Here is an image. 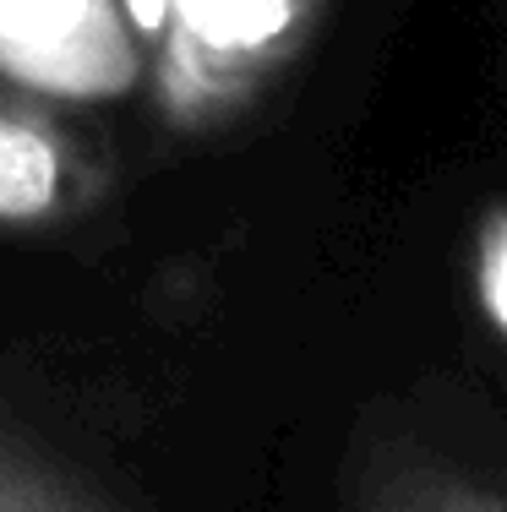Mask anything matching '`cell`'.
<instances>
[{"label": "cell", "instance_id": "cell-3", "mask_svg": "<svg viewBox=\"0 0 507 512\" xmlns=\"http://www.w3.org/2000/svg\"><path fill=\"white\" fill-rule=\"evenodd\" d=\"M115 0H0V66L39 88L110 93L131 77Z\"/></svg>", "mask_w": 507, "mask_h": 512}, {"label": "cell", "instance_id": "cell-5", "mask_svg": "<svg viewBox=\"0 0 507 512\" xmlns=\"http://www.w3.org/2000/svg\"><path fill=\"white\" fill-rule=\"evenodd\" d=\"M0 512H104L50 458L22 447L17 436H0Z\"/></svg>", "mask_w": 507, "mask_h": 512}, {"label": "cell", "instance_id": "cell-4", "mask_svg": "<svg viewBox=\"0 0 507 512\" xmlns=\"http://www.w3.org/2000/svg\"><path fill=\"white\" fill-rule=\"evenodd\" d=\"M360 512H507L491 480L431 458V453H388L382 469L366 474Z\"/></svg>", "mask_w": 507, "mask_h": 512}, {"label": "cell", "instance_id": "cell-7", "mask_svg": "<svg viewBox=\"0 0 507 512\" xmlns=\"http://www.w3.org/2000/svg\"><path fill=\"white\" fill-rule=\"evenodd\" d=\"M120 6H126L131 28L148 33V39H159V28H164V6H169V0H120Z\"/></svg>", "mask_w": 507, "mask_h": 512}, {"label": "cell", "instance_id": "cell-6", "mask_svg": "<svg viewBox=\"0 0 507 512\" xmlns=\"http://www.w3.org/2000/svg\"><path fill=\"white\" fill-rule=\"evenodd\" d=\"M475 262H469V284H475V306L486 316L491 333L507 327V213L497 202L480 213L475 224Z\"/></svg>", "mask_w": 507, "mask_h": 512}, {"label": "cell", "instance_id": "cell-2", "mask_svg": "<svg viewBox=\"0 0 507 512\" xmlns=\"http://www.w3.org/2000/svg\"><path fill=\"white\" fill-rule=\"evenodd\" d=\"M104 197V164L39 99L0 82V224L55 229Z\"/></svg>", "mask_w": 507, "mask_h": 512}, {"label": "cell", "instance_id": "cell-1", "mask_svg": "<svg viewBox=\"0 0 507 512\" xmlns=\"http://www.w3.org/2000/svg\"><path fill=\"white\" fill-rule=\"evenodd\" d=\"M322 0H169L164 99L175 115L208 120L240 104L300 44Z\"/></svg>", "mask_w": 507, "mask_h": 512}]
</instances>
